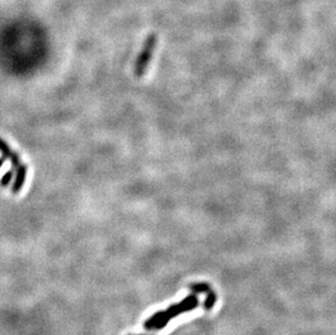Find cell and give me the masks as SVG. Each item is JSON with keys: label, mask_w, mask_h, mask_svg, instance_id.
I'll return each instance as SVG.
<instances>
[{"label": "cell", "mask_w": 336, "mask_h": 335, "mask_svg": "<svg viewBox=\"0 0 336 335\" xmlns=\"http://www.w3.org/2000/svg\"><path fill=\"white\" fill-rule=\"evenodd\" d=\"M170 321V318L167 316L166 311H158L156 312L155 315L151 316L148 320L145 321L144 327L145 329L150 330V331H153V330H161L167 327V324L169 323Z\"/></svg>", "instance_id": "3957f363"}, {"label": "cell", "mask_w": 336, "mask_h": 335, "mask_svg": "<svg viewBox=\"0 0 336 335\" xmlns=\"http://www.w3.org/2000/svg\"><path fill=\"white\" fill-rule=\"evenodd\" d=\"M158 44V36L156 33L149 34L144 42V45L140 49L138 56L135 60L134 64V74L135 77L142 78L147 71L151 59L154 57V52Z\"/></svg>", "instance_id": "6da1fadb"}, {"label": "cell", "mask_w": 336, "mask_h": 335, "mask_svg": "<svg viewBox=\"0 0 336 335\" xmlns=\"http://www.w3.org/2000/svg\"><path fill=\"white\" fill-rule=\"evenodd\" d=\"M12 177H13V171L6 172V173L2 175L1 180H0V185H1L2 187H7L10 184V182L12 181Z\"/></svg>", "instance_id": "ba28073f"}, {"label": "cell", "mask_w": 336, "mask_h": 335, "mask_svg": "<svg viewBox=\"0 0 336 335\" xmlns=\"http://www.w3.org/2000/svg\"><path fill=\"white\" fill-rule=\"evenodd\" d=\"M0 154H1L4 160L7 159L10 160L12 158V156L15 154V151H13L9 146V144L1 137H0Z\"/></svg>", "instance_id": "5b68a950"}, {"label": "cell", "mask_w": 336, "mask_h": 335, "mask_svg": "<svg viewBox=\"0 0 336 335\" xmlns=\"http://www.w3.org/2000/svg\"><path fill=\"white\" fill-rule=\"evenodd\" d=\"M197 306H198V298L196 297V295L192 294V295L186 296L185 298H184L181 302H178V304L171 305L165 311L167 313V316L169 317L171 320V319L177 317L178 315H181V313L183 312H187V311L195 309Z\"/></svg>", "instance_id": "7a4b0ae2"}, {"label": "cell", "mask_w": 336, "mask_h": 335, "mask_svg": "<svg viewBox=\"0 0 336 335\" xmlns=\"http://www.w3.org/2000/svg\"><path fill=\"white\" fill-rule=\"evenodd\" d=\"M26 175H28V167H26V165L21 164L17 169H15V176L12 184L13 194H18L20 193L21 190H22L26 181Z\"/></svg>", "instance_id": "277c9868"}, {"label": "cell", "mask_w": 336, "mask_h": 335, "mask_svg": "<svg viewBox=\"0 0 336 335\" xmlns=\"http://www.w3.org/2000/svg\"><path fill=\"white\" fill-rule=\"evenodd\" d=\"M3 162H4V159L2 158V157H1V158H0V168H1L2 167V165H3Z\"/></svg>", "instance_id": "9c48e42d"}, {"label": "cell", "mask_w": 336, "mask_h": 335, "mask_svg": "<svg viewBox=\"0 0 336 335\" xmlns=\"http://www.w3.org/2000/svg\"><path fill=\"white\" fill-rule=\"evenodd\" d=\"M215 300H216V294L212 291H209L208 292V295L206 297L205 302H204V307L205 309H211V308L213 307V305L215 304Z\"/></svg>", "instance_id": "8992f818"}, {"label": "cell", "mask_w": 336, "mask_h": 335, "mask_svg": "<svg viewBox=\"0 0 336 335\" xmlns=\"http://www.w3.org/2000/svg\"><path fill=\"white\" fill-rule=\"evenodd\" d=\"M191 290L194 293H208L210 291V286L207 283H195L191 285Z\"/></svg>", "instance_id": "52a82bcc"}]
</instances>
